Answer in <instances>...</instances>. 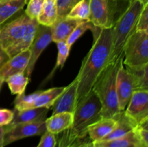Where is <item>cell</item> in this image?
Segmentation results:
<instances>
[{"label": "cell", "instance_id": "cell-1", "mask_svg": "<svg viewBox=\"0 0 148 147\" xmlns=\"http://www.w3.org/2000/svg\"><path fill=\"white\" fill-rule=\"evenodd\" d=\"M90 30L93 35V43L77 76V105L92 90L98 78L110 63L112 52V28L101 29L92 25Z\"/></svg>", "mask_w": 148, "mask_h": 147}, {"label": "cell", "instance_id": "cell-2", "mask_svg": "<svg viewBox=\"0 0 148 147\" xmlns=\"http://www.w3.org/2000/svg\"><path fill=\"white\" fill-rule=\"evenodd\" d=\"M101 112V102L92 89L78 102L73 113L72 125L61 133L57 141L64 142L86 137L88 128L102 118Z\"/></svg>", "mask_w": 148, "mask_h": 147}, {"label": "cell", "instance_id": "cell-3", "mask_svg": "<svg viewBox=\"0 0 148 147\" xmlns=\"http://www.w3.org/2000/svg\"><path fill=\"white\" fill-rule=\"evenodd\" d=\"M123 56L110 62L94 84L92 91L98 97L101 105V116L113 118L120 112L117 98L116 81Z\"/></svg>", "mask_w": 148, "mask_h": 147}, {"label": "cell", "instance_id": "cell-4", "mask_svg": "<svg viewBox=\"0 0 148 147\" xmlns=\"http://www.w3.org/2000/svg\"><path fill=\"white\" fill-rule=\"evenodd\" d=\"M144 7L137 0H132L127 11L112 28V52L110 62L123 56L124 46L136 31L137 20Z\"/></svg>", "mask_w": 148, "mask_h": 147}, {"label": "cell", "instance_id": "cell-5", "mask_svg": "<svg viewBox=\"0 0 148 147\" xmlns=\"http://www.w3.org/2000/svg\"><path fill=\"white\" fill-rule=\"evenodd\" d=\"M132 0H90L89 21L101 29L113 28Z\"/></svg>", "mask_w": 148, "mask_h": 147}, {"label": "cell", "instance_id": "cell-6", "mask_svg": "<svg viewBox=\"0 0 148 147\" xmlns=\"http://www.w3.org/2000/svg\"><path fill=\"white\" fill-rule=\"evenodd\" d=\"M148 63V32L134 31L127 40L123 50V64L136 68Z\"/></svg>", "mask_w": 148, "mask_h": 147}, {"label": "cell", "instance_id": "cell-7", "mask_svg": "<svg viewBox=\"0 0 148 147\" xmlns=\"http://www.w3.org/2000/svg\"><path fill=\"white\" fill-rule=\"evenodd\" d=\"M30 18L25 13L0 25V46L4 50L17 43L25 31Z\"/></svg>", "mask_w": 148, "mask_h": 147}, {"label": "cell", "instance_id": "cell-8", "mask_svg": "<svg viewBox=\"0 0 148 147\" xmlns=\"http://www.w3.org/2000/svg\"><path fill=\"white\" fill-rule=\"evenodd\" d=\"M45 120L18 124L12 127L5 126L4 146L27 137L42 135L46 131Z\"/></svg>", "mask_w": 148, "mask_h": 147}, {"label": "cell", "instance_id": "cell-9", "mask_svg": "<svg viewBox=\"0 0 148 147\" xmlns=\"http://www.w3.org/2000/svg\"><path fill=\"white\" fill-rule=\"evenodd\" d=\"M119 108L120 111H124L130 102L133 92L136 91L134 79L131 72L121 63L116 75V81Z\"/></svg>", "mask_w": 148, "mask_h": 147}, {"label": "cell", "instance_id": "cell-10", "mask_svg": "<svg viewBox=\"0 0 148 147\" xmlns=\"http://www.w3.org/2000/svg\"><path fill=\"white\" fill-rule=\"evenodd\" d=\"M51 42L52 37L51 27H46V26L38 24L34 40L29 48L30 52V61L25 71V74L30 79L38 59L40 57L43 50Z\"/></svg>", "mask_w": 148, "mask_h": 147}, {"label": "cell", "instance_id": "cell-11", "mask_svg": "<svg viewBox=\"0 0 148 147\" xmlns=\"http://www.w3.org/2000/svg\"><path fill=\"white\" fill-rule=\"evenodd\" d=\"M124 111L135 125L148 119V90L134 91Z\"/></svg>", "mask_w": 148, "mask_h": 147}, {"label": "cell", "instance_id": "cell-12", "mask_svg": "<svg viewBox=\"0 0 148 147\" xmlns=\"http://www.w3.org/2000/svg\"><path fill=\"white\" fill-rule=\"evenodd\" d=\"M77 83L76 77L67 86H65L64 92L59 95L51 107L53 110L52 115L61 112L74 113L77 105Z\"/></svg>", "mask_w": 148, "mask_h": 147}, {"label": "cell", "instance_id": "cell-13", "mask_svg": "<svg viewBox=\"0 0 148 147\" xmlns=\"http://www.w3.org/2000/svg\"><path fill=\"white\" fill-rule=\"evenodd\" d=\"M30 58V50H27L10 58L0 69V76L4 81L16 74L24 73L28 66Z\"/></svg>", "mask_w": 148, "mask_h": 147}, {"label": "cell", "instance_id": "cell-14", "mask_svg": "<svg viewBox=\"0 0 148 147\" xmlns=\"http://www.w3.org/2000/svg\"><path fill=\"white\" fill-rule=\"evenodd\" d=\"M38 26V23L37 20L30 19L27 24V27H26L25 31L21 38L17 43L8 47L5 50L10 58L13 57L15 55L22 53V52L25 51L30 48V46L34 40Z\"/></svg>", "mask_w": 148, "mask_h": 147}, {"label": "cell", "instance_id": "cell-15", "mask_svg": "<svg viewBox=\"0 0 148 147\" xmlns=\"http://www.w3.org/2000/svg\"><path fill=\"white\" fill-rule=\"evenodd\" d=\"M83 21L68 17L56 20L51 27L52 42L56 43L58 42L66 41L74 30Z\"/></svg>", "mask_w": 148, "mask_h": 147}, {"label": "cell", "instance_id": "cell-16", "mask_svg": "<svg viewBox=\"0 0 148 147\" xmlns=\"http://www.w3.org/2000/svg\"><path fill=\"white\" fill-rule=\"evenodd\" d=\"M116 125L117 121L114 118H102L88 128V135L92 142H98L108 135Z\"/></svg>", "mask_w": 148, "mask_h": 147}, {"label": "cell", "instance_id": "cell-17", "mask_svg": "<svg viewBox=\"0 0 148 147\" xmlns=\"http://www.w3.org/2000/svg\"><path fill=\"white\" fill-rule=\"evenodd\" d=\"M48 112L49 109L45 108H33L23 111H17L14 110V118L11 123L7 126L12 127L18 124L45 120L46 119Z\"/></svg>", "mask_w": 148, "mask_h": 147}, {"label": "cell", "instance_id": "cell-18", "mask_svg": "<svg viewBox=\"0 0 148 147\" xmlns=\"http://www.w3.org/2000/svg\"><path fill=\"white\" fill-rule=\"evenodd\" d=\"M73 120V113L61 112L52 115L45 120L46 131L54 135L61 133L72 125Z\"/></svg>", "mask_w": 148, "mask_h": 147}, {"label": "cell", "instance_id": "cell-19", "mask_svg": "<svg viewBox=\"0 0 148 147\" xmlns=\"http://www.w3.org/2000/svg\"><path fill=\"white\" fill-rule=\"evenodd\" d=\"M117 121V125L108 135L103 138L101 141H108L119 138L124 136L132 131L136 126L132 121L125 115L124 111H120L114 118ZM100 142V141H98Z\"/></svg>", "mask_w": 148, "mask_h": 147}, {"label": "cell", "instance_id": "cell-20", "mask_svg": "<svg viewBox=\"0 0 148 147\" xmlns=\"http://www.w3.org/2000/svg\"><path fill=\"white\" fill-rule=\"evenodd\" d=\"M64 89L65 86H62V87L51 88L47 90L41 91L38 96L32 102L27 110L38 108H45L49 110L53 106V103L59 97V95L64 92Z\"/></svg>", "mask_w": 148, "mask_h": 147}, {"label": "cell", "instance_id": "cell-21", "mask_svg": "<svg viewBox=\"0 0 148 147\" xmlns=\"http://www.w3.org/2000/svg\"><path fill=\"white\" fill-rule=\"evenodd\" d=\"M28 0H0V25L23 10Z\"/></svg>", "mask_w": 148, "mask_h": 147}, {"label": "cell", "instance_id": "cell-22", "mask_svg": "<svg viewBox=\"0 0 148 147\" xmlns=\"http://www.w3.org/2000/svg\"><path fill=\"white\" fill-rule=\"evenodd\" d=\"M95 144L102 147H145L137 138L134 130L119 138L108 141H100Z\"/></svg>", "mask_w": 148, "mask_h": 147}, {"label": "cell", "instance_id": "cell-23", "mask_svg": "<svg viewBox=\"0 0 148 147\" xmlns=\"http://www.w3.org/2000/svg\"><path fill=\"white\" fill-rule=\"evenodd\" d=\"M57 17V7L56 1H46L36 20L38 24L46 27H51L56 22Z\"/></svg>", "mask_w": 148, "mask_h": 147}, {"label": "cell", "instance_id": "cell-24", "mask_svg": "<svg viewBox=\"0 0 148 147\" xmlns=\"http://www.w3.org/2000/svg\"><path fill=\"white\" fill-rule=\"evenodd\" d=\"M30 80L24 73H20L10 76L5 82H7L9 89L12 95H21L25 94L26 86Z\"/></svg>", "mask_w": 148, "mask_h": 147}, {"label": "cell", "instance_id": "cell-25", "mask_svg": "<svg viewBox=\"0 0 148 147\" xmlns=\"http://www.w3.org/2000/svg\"><path fill=\"white\" fill-rule=\"evenodd\" d=\"M126 68L134 77L136 90H148V63L140 67Z\"/></svg>", "mask_w": 148, "mask_h": 147}, {"label": "cell", "instance_id": "cell-26", "mask_svg": "<svg viewBox=\"0 0 148 147\" xmlns=\"http://www.w3.org/2000/svg\"><path fill=\"white\" fill-rule=\"evenodd\" d=\"M90 15V0H81L70 10L66 17L82 21L89 20Z\"/></svg>", "mask_w": 148, "mask_h": 147}, {"label": "cell", "instance_id": "cell-27", "mask_svg": "<svg viewBox=\"0 0 148 147\" xmlns=\"http://www.w3.org/2000/svg\"><path fill=\"white\" fill-rule=\"evenodd\" d=\"M56 45H57L58 48V56L57 60H56V63L53 69L50 73V74L46 78V81L49 80L52 77V76L53 75V73L56 71V70L58 68L60 67V69L63 68L65 62H66V59H67L68 56H69V51H70L71 48H69L68 46L66 41L58 42V43H56Z\"/></svg>", "mask_w": 148, "mask_h": 147}, {"label": "cell", "instance_id": "cell-28", "mask_svg": "<svg viewBox=\"0 0 148 147\" xmlns=\"http://www.w3.org/2000/svg\"><path fill=\"white\" fill-rule=\"evenodd\" d=\"M41 90L36 91L30 95H25V94L21 95H17L14 99V110L17 111H23L27 110V108L32 104V102L36 99Z\"/></svg>", "mask_w": 148, "mask_h": 147}, {"label": "cell", "instance_id": "cell-29", "mask_svg": "<svg viewBox=\"0 0 148 147\" xmlns=\"http://www.w3.org/2000/svg\"><path fill=\"white\" fill-rule=\"evenodd\" d=\"M93 24H92L91 22H90L89 20L88 21H83L77 25V27L74 30V31L72 32V34L69 35V37H68V39L66 40V44L68 45L69 48H71L72 46V45L88 30H90L91 27H92Z\"/></svg>", "mask_w": 148, "mask_h": 147}, {"label": "cell", "instance_id": "cell-30", "mask_svg": "<svg viewBox=\"0 0 148 147\" xmlns=\"http://www.w3.org/2000/svg\"><path fill=\"white\" fill-rule=\"evenodd\" d=\"M46 0H28L25 14L30 20H36L41 12Z\"/></svg>", "mask_w": 148, "mask_h": 147}, {"label": "cell", "instance_id": "cell-31", "mask_svg": "<svg viewBox=\"0 0 148 147\" xmlns=\"http://www.w3.org/2000/svg\"><path fill=\"white\" fill-rule=\"evenodd\" d=\"M56 145L57 147H102L92 142L89 138L88 135L84 138H77L69 141H64V142L57 141Z\"/></svg>", "mask_w": 148, "mask_h": 147}, {"label": "cell", "instance_id": "cell-32", "mask_svg": "<svg viewBox=\"0 0 148 147\" xmlns=\"http://www.w3.org/2000/svg\"><path fill=\"white\" fill-rule=\"evenodd\" d=\"M79 1L81 0H56L58 14L57 20L66 17L74 6Z\"/></svg>", "mask_w": 148, "mask_h": 147}, {"label": "cell", "instance_id": "cell-33", "mask_svg": "<svg viewBox=\"0 0 148 147\" xmlns=\"http://www.w3.org/2000/svg\"><path fill=\"white\" fill-rule=\"evenodd\" d=\"M134 133L145 147H148V119L134 127Z\"/></svg>", "mask_w": 148, "mask_h": 147}, {"label": "cell", "instance_id": "cell-34", "mask_svg": "<svg viewBox=\"0 0 148 147\" xmlns=\"http://www.w3.org/2000/svg\"><path fill=\"white\" fill-rule=\"evenodd\" d=\"M57 140L54 134L46 131L42 135L40 141L36 147H56Z\"/></svg>", "mask_w": 148, "mask_h": 147}, {"label": "cell", "instance_id": "cell-35", "mask_svg": "<svg viewBox=\"0 0 148 147\" xmlns=\"http://www.w3.org/2000/svg\"><path fill=\"white\" fill-rule=\"evenodd\" d=\"M138 30L148 32V4L145 6L139 16L136 25V31Z\"/></svg>", "mask_w": 148, "mask_h": 147}, {"label": "cell", "instance_id": "cell-36", "mask_svg": "<svg viewBox=\"0 0 148 147\" xmlns=\"http://www.w3.org/2000/svg\"><path fill=\"white\" fill-rule=\"evenodd\" d=\"M14 111L9 109H0V127L7 126L11 123L14 118Z\"/></svg>", "mask_w": 148, "mask_h": 147}, {"label": "cell", "instance_id": "cell-37", "mask_svg": "<svg viewBox=\"0 0 148 147\" xmlns=\"http://www.w3.org/2000/svg\"><path fill=\"white\" fill-rule=\"evenodd\" d=\"M10 57L8 53L2 47L0 46V69L4 66V65L10 60Z\"/></svg>", "mask_w": 148, "mask_h": 147}, {"label": "cell", "instance_id": "cell-38", "mask_svg": "<svg viewBox=\"0 0 148 147\" xmlns=\"http://www.w3.org/2000/svg\"><path fill=\"white\" fill-rule=\"evenodd\" d=\"M5 133V126L0 127V147L4 146V135Z\"/></svg>", "mask_w": 148, "mask_h": 147}, {"label": "cell", "instance_id": "cell-39", "mask_svg": "<svg viewBox=\"0 0 148 147\" xmlns=\"http://www.w3.org/2000/svg\"><path fill=\"white\" fill-rule=\"evenodd\" d=\"M137 1H140L143 6H146L148 4V0H137Z\"/></svg>", "mask_w": 148, "mask_h": 147}, {"label": "cell", "instance_id": "cell-40", "mask_svg": "<svg viewBox=\"0 0 148 147\" xmlns=\"http://www.w3.org/2000/svg\"><path fill=\"white\" fill-rule=\"evenodd\" d=\"M4 82H5V81H4V79H2V78L0 76V89H1V86H2V84H4Z\"/></svg>", "mask_w": 148, "mask_h": 147}, {"label": "cell", "instance_id": "cell-41", "mask_svg": "<svg viewBox=\"0 0 148 147\" xmlns=\"http://www.w3.org/2000/svg\"><path fill=\"white\" fill-rule=\"evenodd\" d=\"M46 1H56V0H46Z\"/></svg>", "mask_w": 148, "mask_h": 147}]
</instances>
